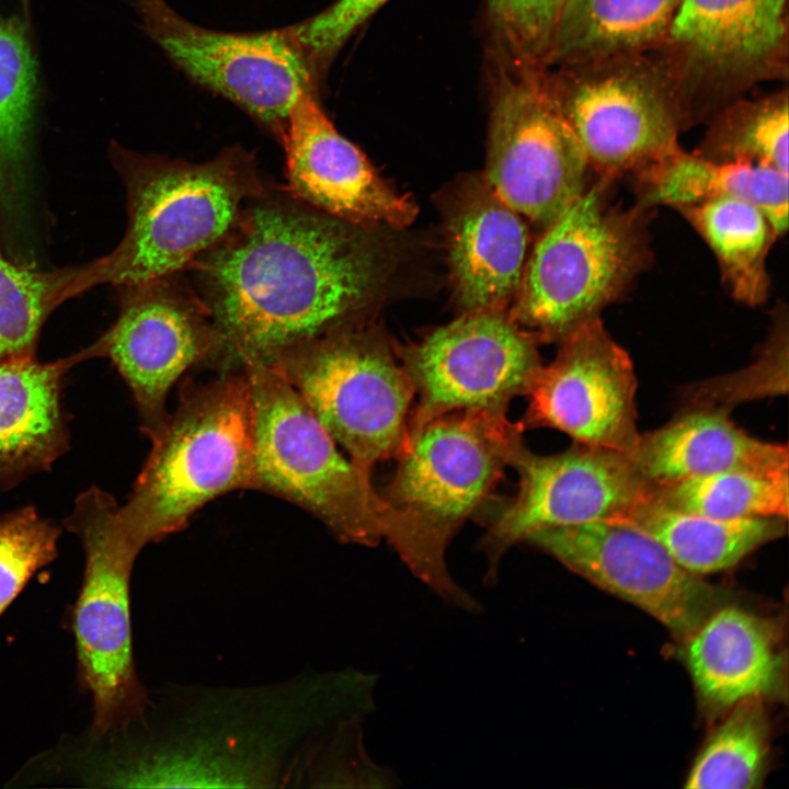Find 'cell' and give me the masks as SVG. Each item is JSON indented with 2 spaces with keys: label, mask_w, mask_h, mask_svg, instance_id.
<instances>
[{
  "label": "cell",
  "mask_w": 789,
  "mask_h": 789,
  "mask_svg": "<svg viewBox=\"0 0 789 789\" xmlns=\"http://www.w3.org/2000/svg\"><path fill=\"white\" fill-rule=\"evenodd\" d=\"M266 366L291 385L362 469L371 472L407 448L415 391L376 334L346 329L283 352Z\"/></svg>",
  "instance_id": "cell-8"
},
{
  "label": "cell",
  "mask_w": 789,
  "mask_h": 789,
  "mask_svg": "<svg viewBox=\"0 0 789 789\" xmlns=\"http://www.w3.org/2000/svg\"><path fill=\"white\" fill-rule=\"evenodd\" d=\"M253 411V489L306 510L345 542L385 539L404 558L411 546L405 518L373 487L370 472L338 450L300 395L260 363L242 366Z\"/></svg>",
  "instance_id": "cell-4"
},
{
  "label": "cell",
  "mask_w": 789,
  "mask_h": 789,
  "mask_svg": "<svg viewBox=\"0 0 789 789\" xmlns=\"http://www.w3.org/2000/svg\"><path fill=\"white\" fill-rule=\"evenodd\" d=\"M28 22L0 13V219L18 220L22 213L25 167L36 93V59Z\"/></svg>",
  "instance_id": "cell-26"
},
{
  "label": "cell",
  "mask_w": 789,
  "mask_h": 789,
  "mask_svg": "<svg viewBox=\"0 0 789 789\" xmlns=\"http://www.w3.org/2000/svg\"><path fill=\"white\" fill-rule=\"evenodd\" d=\"M317 94L302 93L279 139L291 197L340 220L370 228H403L416 215L410 196L388 185L365 155L343 137Z\"/></svg>",
  "instance_id": "cell-16"
},
{
  "label": "cell",
  "mask_w": 789,
  "mask_h": 789,
  "mask_svg": "<svg viewBox=\"0 0 789 789\" xmlns=\"http://www.w3.org/2000/svg\"><path fill=\"white\" fill-rule=\"evenodd\" d=\"M23 18L30 22L31 0H19Z\"/></svg>",
  "instance_id": "cell-36"
},
{
  "label": "cell",
  "mask_w": 789,
  "mask_h": 789,
  "mask_svg": "<svg viewBox=\"0 0 789 789\" xmlns=\"http://www.w3.org/2000/svg\"><path fill=\"white\" fill-rule=\"evenodd\" d=\"M557 100L598 175H631L679 148L677 116L654 84L638 73L592 77Z\"/></svg>",
  "instance_id": "cell-17"
},
{
  "label": "cell",
  "mask_w": 789,
  "mask_h": 789,
  "mask_svg": "<svg viewBox=\"0 0 789 789\" xmlns=\"http://www.w3.org/2000/svg\"><path fill=\"white\" fill-rule=\"evenodd\" d=\"M637 205L675 209L717 198L759 207L779 237L788 228V173L746 162H719L679 148L633 174Z\"/></svg>",
  "instance_id": "cell-22"
},
{
  "label": "cell",
  "mask_w": 789,
  "mask_h": 789,
  "mask_svg": "<svg viewBox=\"0 0 789 789\" xmlns=\"http://www.w3.org/2000/svg\"><path fill=\"white\" fill-rule=\"evenodd\" d=\"M676 210L712 251L732 298L747 307L765 304L770 289L767 258L779 238L768 216L736 198H717Z\"/></svg>",
  "instance_id": "cell-25"
},
{
  "label": "cell",
  "mask_w": 789,
  "mask_h": 789,
  "mask_svg": "<svg viewBox=\"0 0 789 789\" xmlns=\"http://www.w3.org/2000/svg\"><path fill=\"white\" fill-rule=\"evenodd\" d=\"M99 357L94 342L67 357L36 356L0 362V491L50 470L70 447L62 396L72 367Z\"/></svg>",
  "instance_id": "cell-19"
},
{
  "label": "cell",
  "mask_w": 789,
  "mask_h": 789,
  "mask_svg": "<svg viewBox=\"0 0 789 789\" xmlns=\"http://www.w3.org/2000/svg\"><path fill=\"white\" fill-rule=\"evenodd\" d=\"M787 100L727 117L695 151L719 162H746L788 173Z\"/></svg>",
  "instance_id": "cell-32"
},
{
  "label": "cell",
  "mask_w": 789,
  "mask_h": 789,
  "mask_svg": "<svg viewBox=\"0 0 789 789\" xmlns=\"http://www.w3.org/2000/svg\"><path fill=\"white\" fill-rule=\"evenodd\" d=\"M547 227L526 261L511 317L539 341L560 343L622 298L651 259L653 209L611 202L598 175Z\"/></svg>",
  "instance_id": "cell-5"
},
{
  "label": "cell",
  "mask_w": 789,
  "mask_h": 789,
  "mask_svg": "<svg viewBox=\"0 0 789 789\" xmlns=\"http://www.w3.org/2000/svg\"><path fill=\"white\" fill-rule=\"evenodd\" d=\"M528 242L524 217L484 180L465 187L447 220L454 289L465 312L504 311L514 301L527 261Z\"/></svg>",
  "instance_id": "cell-18"
},
{
  "label": "cell",
  "mask_w": 789,
  "mask_h": 789,
  "mask_svg": "<svg viewBox=\"0 0 789 789\" xmlns=\"http://www.w3.org/2000/svg\"><path fill=\"white\" fill-rule=\"evenodd\" d=\"M81 266L36 271L0 252V362L36 356L47 318L65 300L81 294Z\"/></svg>",
  "instance_id": "cell-30"
},
{
  "label": "cell",
  "mask_w": 789,
  "mask_h": 789,
  "mask_svg": "<svg viewBox=\"0 0 789 789\" xmlns=\"http://www.w3.org/2000/svg\"><path fill=\"white\" fill-rule=\"evenodd\" d=\"M788 308L779 302L771 312L769 332L758 357L746 368L688 387L687 408H724L788 391Z\"/></svg>",
  "instance_id": "cell-31"
},
{
  "label": "cell",
  "mask_w": 789,
  "mask_h": 789,
  "mask_svg": "<svg viewBox=\"0 0 789 789\" xmlns=\"http://www.w3.org/2000/svg\"><path fill=\"white\" fill-rule=\"evenodd\" d=\"M527 392L524 430L550 427L574 443L629 455L639 438L637 377L632 361L601 317L584 322L560 343Z\"/></svg>",
  "instance_id": "cell-15"
},
{
  "label": "cell",
  "mask_w": 789,
  "mask_h": 789,
  "mask_svg": "<svg viewBox=\"0 0 789 789\" xmlns=\"http://www.w3.org/2000/svg\"><path fill=\"white\" fill-rule=\"evenodd\" d=\"M708 739L686 778L690 789L762 786L769 755V721L763 698L742 700Z\"/></svg>",
  "instance_id": "cell-29"
},
{
  "label": "cell",
  "mask_w": 789,
  "mask_h": 789,
  "mask_svg": "<svg viewBox=\"0 0 789 789\" xmlns=\"http://www.w3.org/2000/svg\"><path fill=\"white\" fill-rule=\"evenodd\" d=\"M147 35L194 82L230 100L279 140L302 93L318 79L288 26L255 33L205 28L164 0H130Z\"/></svg>",
  "instance_id": "cell-10"
},
{
  "label": "cell",
  "mask_w": 789,
  "mask_h": 789,
  "mask_svg": "<svg viewBox=\"0 0 789 789\" xmlns=\"http://www.w3.org/2000/svg\"><path fill=\"white\" fill-rule=\"evenodd\" d=\"M679 0H564L548 59L578 61L647 44L668 28Z\"/></svg>",
  "instance_id": "cell-27"
},
{
  "label": "cell",
  "mask_w": 789,
  "mask_h": 789,
  "mask_svg": "<svg viewBox=\"0 0 789 789\" xmlns=\"http://www.w3.org/2000/svg\"><path fill=\"white\" fill-rule=\"evenodd\" d=\"M60 534L35 506L0 513V617L34 574L56 559Z\"/></svg>",
  "instance_id": "cell-33"
},
{
  "label": "cell",
  "mask_w": 789,
  "mask_h": 789,
  "mask_svg": "<svg viewBox=\"0 0 789 789\" xmlns=\"http://www.w3.org/2000/svg\"><path fill=\"white\" fill-rule=\"evenodd\" d=\"M387 1L338 0L288 30L319 77L353 33Z\"/></svg>",
  "instance_id": "cell-35"
},
{
  "label": "cell",
  "mask_w": 789,
  "mask_h": 789,
  "mask_svg": "<svg viewBox=\"0 0 789 789\" xmlns=\"http://www.w3.org/2000/svg\"><path fill=\"white\" fill-rule=\"evenodd\" d=\"M590 170L557 96L534 67L514 64L495 87L485 183L524 218L545 228L582 193Z\"/></svg>",
  "instance_id": "cell-9"
},
{
  "label": "cell",
  "mask_w": 789,
  "mask_h": 789,
  "mask_svg": "<svg viewBox=\"0 0 789 789\" xmlns=\"http://www.w3.org/2000/svg\"><path fill=\"white\" fill-rule=\"evenodd\" d=\"M564 0H488L492 27L514 64L547 58Z\"/></svg>",
  "instance_id": "cell-34"
},
{
  "label": "cell",
  "mask_w": 789,
  "mask_h": 789,
  "mask_svg": "<svg viewBox=\"0 0 789 789\" xmlns=\"http://www.w3.org/2000/svg\"><path fill=\"white\" fill-rule=\"evenodd\" d=\"M535 334L500 310L471 311L401 353L419 402L409 433L459 410L507 411L542 367Z\"/></svg>",
  "instance_id": "cell-11"
},
{
  "label": "cell",
  "mask_w": 789,
  "mask_h": 789,
  "mask_svg": "<svg viewBox=\"0 0 789 789\" xmlns=\"http://www.w3.org/2000/svg\"><path fill=\"white\" fill-rule=\"evenodd\" d=\"M115 499L99 487L79 493L65 527L84 552L79 594L71 609L78 677L91 695L94 740L139 718L145 693L137 678L129 581L140 548L126 535Z\"/></svg>",
  "instance_id": "cell-7"
},
{
  "label": "cell",
  "mask_w": 789,
  "mask_h": 789,
  "mask_svg": "<svg viewBox=\"0 0 789 789\" xmlns=\"http://www.w3.org/2000/svg\"><path fill=\"white\" fill-rule=\"evenodd\" d=\"M724 408H687L663 426L640 433L628 455L650 484L743 470L788 472L784 444L758 439L730 419Z\"/></svg>",
  "instance_id": "cell-21"
},
{
  "label": "cell",
  "mask_w": 789,
  "mask_h": 789,
  "mask_svg": "<svg viewBox=\"0 0 789 789\" xmlns=\"http://www.w3.org/2000/svg\"><path fill=\"white\" fill-rule=\"evenodd\" d=\"M654 538L685 570L706 575L729 570L787 531L781 516L721 519L647 500L621 519Z\"/></svg>",
  "instance_id": "cell-24"
},
{
  "label": "cell",
  "mask_w": 789,
  "mask_h": 789,
  "mask_svg": "<svg viewBox=\"0 0 789 789\" xmlns=\"http://www.w3.org/2000/svg\"><path fill=\"white\" fill-rule=\"evenodd\" d=\"M516 495L498 510L482 539L490 573L513 545L535 531L598 521L621 519L647 501L650 483L625 453L574 443L553 455L523 445L512 465Z\"/></svg>",
  "instance_id": "cell-14"
},
{
  "label": "cell",
  "mask_w": 789,
  "mask_h": 789,
  "mask_svg": "<svg viewBox=\"0 0 789 789\" xmlns=\"http://www.w3.org/2000/svg\"><path fill=\"white\" fill-rule=\"evenodd\" d=\"M526 541L651 615L682 642L735 603L730 590L685 570L654 538L622 521L541 529Z\"/></svg>",
  "instance_id": "cell-12"
},
{
  "label": "cell",
  "mask_w": 789,
  "mask_h": 789,
  "mask_svg": "<svg viewBox=\"0 0 789 789\" xmlns=\"http://www.w3.org/2000/svg\"><path fill=\"white\" fill-rule=\"evenodd\" d=\"M123 290L119 315L98 340L127 385L148 436L165 420L175 382L191 368L218 363L221 342L210 317L180 274Z\"/></svg>",
  "instance_id": "cell-13"
},
{
  "label": "cell",
  "mask_w": 789,
  "mask_h": 789,
  "mask_svg": "<svg viewBox=\"0 0 789 789\" xmlns=\"http://www.w3.org/2000/svg\"><path fill=\"white\" fill-rule=\"evenodd\" d=\"M777 631L770 620L731 603L683 641L685 664L707 710L722 712L781 693L785 658Z\"/></svg>",
  "instance_id": "cell-20"
},
{
  "label": "cell",
  "mask_w": 789,
  "mask_h": 789,
  "mask_svg": "<svg viewBox=\"0 0 789 789\" xmlns=\"http://www.w3.org/2000/svg\"><path fill=\"white\" fill-rule=\"evenodd\" d=\"M788 472L733 470L650 484L649 500L678 511L721 519L788 518Z\"/></svg>",
  "instance_id": "cell-28"
},
{
  "label": "cell",
  "mask_w": 789,
  "mask_h": 789,
  "mask_svg": "<svg viewBox=\"0 0 789 789\" xmlns=\"http://www.w3.org/2000/svg\"><path fill=\"white\" fill-rule=\"evenodd\" d=\"M108 155L126 190L128 224L112 252L83 265V291L185 272L228 233L249 201L268 190L254 153L240 146L198 163L141 155L115 141Z\"/></svg>",
  "instance_id": "cell-2"
},
{
  "label": "cell",
  "mask_w": 789,
  "mask_h": 789,
  "mask_svg": "<svg viewBox=\"0 0 789 789\" xmlns=\"http://www.w3.org/2000/svg\"><path fill=\"white\" fill-rule=\"evenodd\" d=\"M148 437L151 450L117 508L140 549L185 527L214 499L253 489V411L243 368L183 382L175 411Z\"/></svg>",
  "instance_id": "cell-3"
},
{
  "label": "cell",
  "mask_w": 789,
  "mask_h": 789,
  "mask_svg": "<svg viewBox=\"0 0 789 789\" xmlns=\"http://www.w3.org/2000/svg\"><path fill=\"white\" fill-rule=\"evenodd\" d=\"M185 272L220 338L215 368L228 369L357 327L387 261L368 228L268 188Z\"/></svg>",
  "instance_id": "cell-1"
},
{
  "label": "cell",
  "mask_w": 789,
  "mask_h": 789,
  "mask_svg": "<svg viewBox=\"0 0 789 789\" xmlns=\"http://www.w3.org/2000/svg\"><path fill=\"white\" fill-rule=\"evenodd\" d=\"M521 422L506 411L459 410L409 433L396 474L381 493L408 522L415 544L413 573L439 596L466 607L471 596L448 573L445 552L524 445Z\"/></svg>",
  "instance_id": "cell-6"
},
{
  "label": "cell",
  "mask_w": 789,
  "mask_h": 789,
  "mask_svg": "<svg viewBox=\"0 0 789 789\" xmlns=\"http://www.w3.org/2000/svg\"><path fill=\"white\" fill-rule=\"evenodd\" d=\"M786 5L787 0H679L670 34L707 66L747 68L781 44Z\"/></svg>",
  "instance_id": "cell-23"
}]
</instances>
